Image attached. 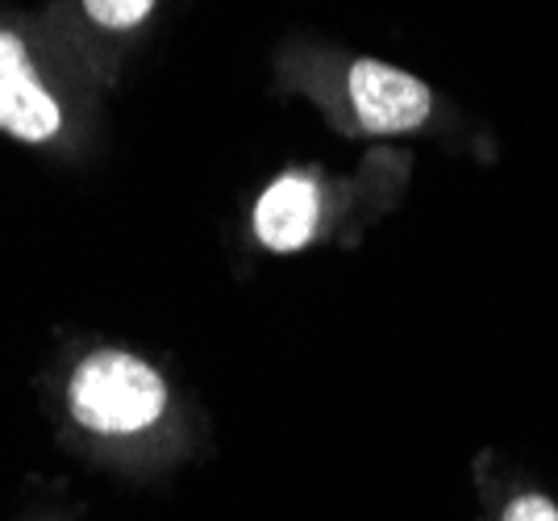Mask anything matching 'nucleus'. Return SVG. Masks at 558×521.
<instances>
[{
	"mask_svg": "<svg viewBox=\"0 0 558 521\" xmlns=\"http://www.w3.org/2000/svg\"><path fill=\"white\" fill-rule=\"evenodd\" d=\"M68 409L93 434H138L163 417L167 384L146 359L96 351L71 372Z\"/></svg>",
	"mask_w": 558,
	"mask_h": 521,
	"instance_id": "nucleus-1",
	"label": "nucleus"
},
{
	"mask_svg": "<svg viewBox=\"0 0 558 521\" xmlns=\"http://www.w3.org/2000/svg\"><path fill=\"white\" fill-rule=\"evenodd\" d=\"M354 118L367 134H409L425 125L434 96L417 75L400 72L379 59H359L347 75Z\"/></svg>",
	"mask_w": 558,
	"mask_h": 521,
	"instance_id": "nucleus-3",
	"label": "nucleus"
},
{
	"mask_svg": "<svg viewBox=\"0 0 558 521\" xmlns=\"http://www.w3.org/2000/svg\"><path fill=\"white\" fill-rule=\"evenodd\" d=\"M317 221H322V192L301 171H288L276 184H267L255 205V238L279 255L308 246L317 234Z\"/></svg>",
	"mask_w": 558,
	"mask_h": 521,
	"instance_id": "nucleus-4",
	"label": "nucleus"
},
{
	"mask_svg": "<svg viewBox=\"0 0 558 521\" xmlns=\"http://www.w3.org/2000/svg\"><path fill=\"white\" fill-rule=\"evenodd\" d=\"M505 521H558V509L546 497H521L509 505Z\"/></svg>",
	"mask_w": 558,
	"mask_h": 521,
	"instance_id": "nucleus-6",
	"label": "nucleus"
},
{
	"mask_svg": "<svg viewBox=\"0 0 558 521\" xmlns=\"http://www.w3.org/2000/svg\"><path fill=\"white\" fill-rule=\"evenodd\" d=\"M80 4H84L93 25L109 29V34H125V29L146 22L159 0H80Z\"/></svg>",
	"mask_w": 558,
	"mask_h": 521,
	"instance_id": "nucleus-5",
	"label": "nucleus"
},
{
	"mask_svg": "<svg viewBox=\"0 0 558 521\" xmlns=\"http://www.w3.org/2000/svg\"><path fill=\"white\" fill-rule=\"evenodd\" d=\"M63 130V109L43 84L17 29L0 25V134L17 143H50Z\"/></svg>",
	"mask_w": 558,
	"mask_h": 521,
	"instance_id": "nucleus-2",
	"label": "nucleus"
}]
</instances>
